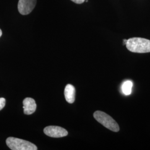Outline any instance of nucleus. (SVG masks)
Segmentation results:
<instances>
[{
	"label": "nucleus",
	"mask_w": 150,
	"mask_h": 150,
	"mask_svg": "<svg viewBox=\"0 0 150 150\" xmlns=\"http://www.w3.org/2000/svg\"><path fill=\"white\" fill-rule=\"evenodd\" d=\"M126 46L128 50L134 53L150 52V40L144 38H131L127 40Z\"/></svg>",
	"instance_id": "1"
},
{
	"label": "nucleus",
	"mask_w": 150,
	"mask_h": 150,
	"mask_svg": "<svg viewBox=\"0 0 150 150\" xmlns=\"http://www.w3.org/2000/svg\"><path fill=\"white\" fill-rule=\"evenodd\" d=\"M93 117L97 122L108 129L113 132H118L120 131L118 123L107 113L100 111H97L93 113Z\"/></svg>",
	"instance_id": "2"
},
{
	"label": "nucleus",
	"mask_w": 150,
	"mask_h": 150,
	"mask_svg": "<svg viewBox=\"0 0 150 150\" xmlns=\"http://www.w3.org/2000/svg\"><path fill=\"white\" fill-rule=\"evenodd\" d=\"M6 142L7 146L12 150H38L37 146L31 142L13 137L7 138Z\"/></svg>",
	"instance_id": "3"
},
{
	"label": "nucleus",
	"mask_w": 150,
	"mask_h": 150,
	"mask_svg": "<svg viewBox=\"0 0 150 150\" xmlns=\"http://www.w3.org/2000/svg\"><path fill=\"white\" fill-rule=\"evenodd\" d=\"M37 4V0H19L18 3V10L22 15L30 13Z\"/></svg>",
	"instance_id": "4"
},
{
	"label": "nucleus",
	"mask_w": 150,
	"mask_h": 150,
	"mask_svg": "<svg viewBox=\"0 0 150 150\" xmlns=\"http://www.w3.org/2000/svg\"><path fill=\"white\" fill-rule=\"evenodd\" d=\"M43 132L47 136L54 138L63 137L68 134V132L65 129L55 126H50L45 127Z\"/></svg>",
	"instance_id": "5"
},
{
	"label": "nucleus",
	"mask_w": 150,
	"mask_h": 150,
	"mask_svg": "<svg viewBox=\"0 0 150 150\" xmlns=\"http://www.w3.org/2000/svg\"><path fill=\"white\" fill-rule=\"evenodd\" d=\"M23 112L26 115H31L35 112L36 110V103L35 101L30 97H27L23 100Z\"/></svg>",
	"instance_id": "6"
},
{
	"label": "nucleus",
	"mask_w": 150,
	"mask_h": 150,
	"mask_svg": "<svg viewBox=\"0 0 150 150\" xmlns=\"http://www.w3.org/2000/svg\"><path fill=\"white\" fill-rule=\"evenodd\" d=\"M75 88L70 84L67 85L64 88V94L66 101L69 103H73L75 100Z\"/></svg>",
	"instance_id": "7"
},
{
	"label": "nucleus",
	"mask_w": 150,
	"mask_h": 150,
	"mask_svg": "<svg viewBox=\"0 0 150 150\" xmlns=\"http://www.w3.org/2000/svg\"><path fill=\"white\" fill-rule=\"evenodd\" d=\"M133 87V82L131 81H125L122 85L121 89L125 95H129L132 92V88Z\"/></svg>",
	"instance_id": "8"
},
{
	"label": "nucleus",
	"mask_w": 150,
	"mask_h": 150,
	"mask_svg": "<svg viewBox=\"0 0 150 150\" xmlns=\"http://www.w3.org/2000/svg\"><path fill=\"white\" fill-rule=\"evenodd\" d=\"M6 99L5 98H0V111L5 106Z\"/></svg>",
	"instance_id": "9"
},
{
	"label": "nucleus",
	"mask_w": 150,
	"mask_h": 150,
	"mask_svg": "<svg viewBox=\"0 0 150 150\" xmlns=\"http://www.w3.org/2000/svg\"><path fill=\"white\" fill-rule=\"evenodd\" d=\"M71 1L77 4H81L85 1V0H71Z\"/></svg>",
	"instance_id": "10"
},
{
	"label": "nucleus",
	"mask_w": 150,
	"mask_h": 150,
	"mask_svg": "<svg viewBox=\"0 0 150 150\" xmlns=\"http://www.w3.org/2000/svg\"><path fill=\"white\" fill-rule=\"evenodd\" d=\"M127 40H126V39L123 40V44H124V45H126V44L127 43Z\"/></svg>",
	"instance_id": "11"
},
{
	"label": "nucleus",
	"mask_w": 150,
	"mask_h": 150,
	"mask_svg": "<svg viewBox=\"0 0 150 150\" xmlns=\"http://www.w3.org/2000/svg\"><path fill=\"white\" fill-rule=\"evenodd\" d=\"M2 35V30L0 29V38L1 37Z\"/></svg>",
	"instance_id": "12"
},
{
	"label": "nucleus",
	"mask_w": 150,
	"mask_h": 150,
	"mask_svg": "<svg viewBox=\"0 0 150 150\" xmlns=\"http://www.w3.org/2000/svg\"><path fill=\"white\" fill-rule=\"evenodd\" d=\"M85 1H86V2H88V0H86Z\"/></svg>",
	"instance_id": "13"
}]
</instances>
